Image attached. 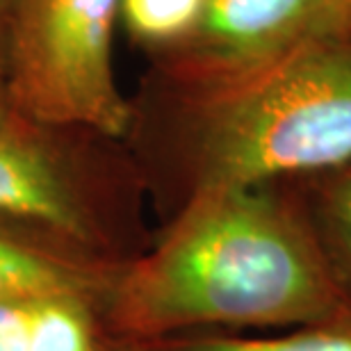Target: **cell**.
Returning a JSON list of instances; mask_svg holds the SVG:
<instances>
[{
  "mask_svg": "<svg viewBox=\"0 0 351 351\" xmlns=\"http://www.w3.org/2000/svg\"><path fill=\"white\" fill-rule=\"evenodd\" d=\"M347 306L287 182L192 194L112 285V319L142 345L278 331Z\"/></svg>",
  "mask_w": 351,
  "mask_h": 351,
  "instance_id": "cell-1",
  "label": "cell"
},
{
  "mask_svg": "<svg viewBox=\"0 0 351 351\" xmlns=\"http://www.w3.org/2000/svg\"><path fill=\"white\" fill-rule=\"evenodd\" d=\"M173 94L182 201L351 162V37L306 41L242 78Z\"/></svg>",
  "mask_w": 351,
  "mask_h": 351,
  "instance_id": "cell-2",
  "label": "cell"
},
{
  "mask_svg": "<svg viewBox=\"0 0 351 351\" xmlns=\"http://www.w3.org/2000/svg\"><path fill=\"white\" fill-rule=\"evenodd\" d=\"M119 0H16L3 85L48 128L125 137L130 103L114 73Z\"/></svg>",
  "mask_w": 351,
  "mask_h": 351,
  "instance_id": "cell-3",
  "label": "cell"
},
{
  "mask_svg": "<svg viewBox=\"0 0 351 351\" xmlns=\"http://www.w3.org/2000/svg\"><path fill=\"white\" fill-rule=\"evenodd\" d=\"M313 39H322L319 0H203L192 32L167 46V78L173 91L215 87Z\"/></svg>",
  "mask_w": 351,
  "mask_h": 351,
  "instance_id": "cell-4",
  "label": "cell"
},
{
  "mask_svg": "<svg viewBox=\"0 0 351 351\" xmlns=\"http://www.w3.org/2000/svg\"><path fill=\"white\" fill-rule=\"evenodd\" d=\"M0 80V217L89 242L94 217L71 162Z\"/></svg>",
  "mask_w": 351,
  "mask_h": 351,
  "instance_id": "cell-5",
  "label": "cell"
},
{
  "mask_svg": "<svg viewBox=\"0 0 351 351\" xmlns=\"http://www.w3.org/2000/svg\"><path fill=\"white\" fill-rule=\"evenodd\" d=\"M342 294L351 301V162L287 180Z\"/></svg>",
  "mask_w": 351,
  "mask_h": 351,
  "instance_id": "cell-6",
  "label": "cell"
},
{
  "mask_svg": "<svg viewBox=\"0 0 351 351\" xmlns=\"http://www.w3.org/2000/svg\"><path fill=\"white\" fill-rule=\"evenodd\" d=\"M153 351H351V306L324 319L261 333H189L149 345Z\"/></svg>",
  "mask_w": 351,
  "mask_h": 351,
  "instance_id": "cell-7",
  "label": "cell"
},
{
  "mask_svg": "<svg viewBox=\"0 0 351 351\" xmlns=\"http://www.w3.org/2000/svg\"><path fill=\"white\" fill-rule=\"evenodd\" d=\"M91 283L85 267L0 230V301L46 294L85 297Z\"/></svg>",
  "mask_w": 351,
  "mask_h": 351,
  "instance_id": "cell-8",
  "label": "cell"
},
{
  "mask_svg": "<svg viewBox=\"0 0 351 351\" xmlns=\"http://www.w3.org/2000/svg\"><path fill=\"white\" fill-rule=\"evenodd\" d=\"M30 351H94L85 297L46 294L32 299Z\"/></svg>",
  "mask_w": 351,
  "mask_h": 351,
  "instance_id": "cell-9",
  "label": "cell"
},
{
  "mask_svg": "<svg viewBox=\"0 0 351 351\" xmlns=\"http://www.w3.org/2000/svg\"><path fill=\"white\" fill-rule=\"evenodd\" d=\"M201 7L203 0H119V14L130 32L165 48L192 32Z\"/></svg>",
  "mask_w": 351,
  "mask_h": 351,
  "instance_id": "cell-10",
  "label": "cell"
},
{
  "mask_svg": "<svg viewBox=\"0 0 351 351\" xmlns=\"http://www.w3.org/2000/svg\"><path fill=\"white\" fill-rule=\"evenodd\" d=\"M32 299L0 301V351H30Z\"/></svg>",
  "mask_w": 351,
  "mask_h": 351,
  "instance_id": "cell-11",
  "label": "cell"
},
{
  "mask_svg": "<svg viewBox=\"0 0 351 351\" xmlns=\"http://www.w3.org/2000/svg\"><path fill=\"white\" fill-rule=\"evenodd\" d=\"M322 39L351 37V0H319Z\"/></svg>",
  "mask_w": 351,
  "mask_h": 351,
  "instance_id": "cell-12",
  "label": "cell"
},
{
  "mask_svg": "<svg viewBox=\"0 0 351 351\" xmlns=\"http://www.w3.org/2000/svg\"><path fill=\"white\" fill-rule=\"evenodd\" d=\"M14 7H16V0H0V80H3L7 64V46H10Z\"/></svg>",
  "mask_w": 351,
  "mask_h": 351,
  "instance_id": "cell-13",
  "label": "cell"
},
{
  "mask_svg": "<svg viewBox=\"0 0 351 351\" xmlns=\"http://www.w3.org/2000/svg\"><path fill=\"white\" fill-rule=\"evenodd\" d=\"M114 351H153L149 345H142V342H132V345H128V347H119V349H114Z\"/></svg>",
  "mask_w": 351,
  "mask_h": 351,
  "instance_id": "cell-14",
  "label": "cell"
}]
</instances>
